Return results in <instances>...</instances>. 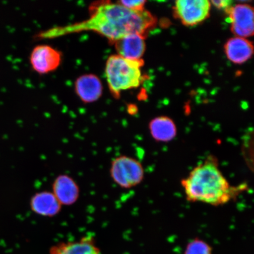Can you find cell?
Segmentation results:
<instances>
[{"label":"cell","instance_id":"obj_16","mask_svg":"<svg viewBox=\"0 0 254 254\" xmlns=\"http://www.w3.org/2000/svg\"><path fill=\"white\" fill-rule=\"evenodd\" d=\"M119 2L120 4L132 10L137 11L145 10V1H142V0L141 1H120Z\"/></svg>","mask_w":254,"mask_h":254},{"label":"cell","instance_id":"obj_3","mask_svg":"<svg viewBox=\"0 0 254 254\" xmlns=\"http://www.w3.org/2000/svg\"><path fill=\"white\" fill-rule=\"evenodd\" d=\"M144 60H128L118 55L107 60L106 76L111 93L119 98L122 91L139 86L142 81L141 68Z\"/></svg>","mask_w":254,"mask_h":254},{"label":"cell","instance_id":"obj_4","mask_svg":"<svg viewBox=\"0 0 254 254\" xmlns=\"http://www.w3.org/2000/svg\"><path fill=\"white\" fill-rule=\"evenodd\" d=\"M110 175L113 182L120 188L129 189L142 182L145 172L142 164L136 159L121 155L111 161Z\"/></svg>","mask_w":254,"mask_h":254},{"label":"cell","instance_id":"obj_1","mask_svg":"<svg viewBox=\"0 0 254 254\" xmlns=\"http://www.w3.org/2000/svg\"><path fill=\"white\" fill-rule=\"evenodd\" d=\"M87 20L79 23L57 27L38 35L47 39L79 32L92 31L116 42L131 34H138L146 38L148 32L155 27L157 19L148 11H137L127 8L119 2H103L91 9Z\"/></svg>","mask_w":254,"mask_h":254},{"label":"cell","instance_id":"obj_2","mask_svg":"<svg viewBox=\"0 0 254 254\" xmlns=\"http://www.w3.org/2000/svg\"><path fill=\"white\" fill-rule=\"evenodd\" d=\"M181 184L189 201L212 206L226 204L246 189L244 185H231L221 172L218 161L214 155H209L193 168Z\"/></svg>","mask_w":254,"mask_h":254},{"label":"cell","instance_id":"obj_14","mask_svg":"<svg viewBox=\"0 0 254 254\" xmlns=\"http://www.w3.org/2000/svg\"><path fill=\"white\" fill-rule=\"evenodd\" d=\"M149 129L152 138L159 142L173 141L177 134V127L174 121L165 116L152 119L149 124Z\"/></svg>","mask_w":254,"mask_h":254},{"label":"cell","instance_id":"obj_10","mask_svg":"<svg viewBox=\"0 0 254 254\" xmlns=\"http://www.w3.org/2000/svg\"><path fill=\"white\" fill-rule=\"evenodd\" d=\"M50 254H101L93 236L82 237L79 240L62 242L53 246Z\"/></svg>","mask_w":254,"mask_h":254},{"label":"cell","instance_id":"obj_5","mask_svg":"<svg viewBox=\"0 0 254 254\" xmlns=\"http://www.w3.org/2000/svg\"><path fill=\"white\" fill-rule=\"evenodd\" d=\"M210 9L208 0H179L175 3L174 14L183 24L193 26L209 17Z\"/></svg>","mask_w":254,"mask_h":254},{"label":"cell","instance_id":"obj_6","mask_svg":"<svg viewBox=\"0 0 254 254\" xmlns=\"http://www.w3.org/2000/svg\"><path fill=\"white\" fill-rule=\"evenodd\" d=\"M231 23L232 33L238 37H250L254 35V12L252 6L238 4L225 11Z\"/></svg>","mask_w":254,"mask_h":254},{"label":"cell","instance_id":"obj_15","mask_svg":"<svg viewBox=\"0 0 254 254\" xmlns=\"http://www.w3.org/2000/svg\"><path fill=\"white\" fill-rule=\"evenodd\" d=\"M213 249L210 244L199 237L193 238L187 244L183 254H212Z\"/></svg>","mask_w":254,"mask_h":254},{"label":"cell","instance_id":"obj_7","mask_svg":"<svg viewBox=\"0 0 254 254\" xmlns=\"http://www.w3.org/2000/svg\"><path fill=\"white\" fill-rule=\"evenodd\" d=\"M61 62V53L47 45L35 47L30 56L31 64L34 71L42 74L56 70Z\"/></svg>","mask_w":254,"mask_h":254},{"label":"cell","instance_id":"obj_11","mask_svg":"<svg viewBox=\"0 0 254 254\" xmlns=\"http://www.w3.org/2000/svg\"><path fill=\"white\" fill-rule=\"evenodd\" d=\"M145 37L138 34L127 35L114 42L119 55L124 58L141 60L145 51Z\"/></svg>","mask_w":254,"mask_h":254},{"label":"cell","instance_id":"obj_8","mask_svg":"<svg viewBox=\"0 0 254 254\" xmlns=\"http://www.w3.org/2000/svg\"><path fill=\"white\" fill-rule=\"evenodd\" d=\"M52 192L62 206L74 205L80 196L78 183L72 177L65 174H60L54 180Z\"/></svg>","mask_w":254,"mask_h":254},{"label":"cell","instance_id":"obj_17","mask_svg":"<svg viewBox=\"0 0 254 254\" xmlns=\"http://www.w3.org/2000/svg\"><path fill=\"white\" fill-rule=\"evenodd\" d=\"M211 2L215 7L218 9H224L225 11L233 6V2L230 1V0H220V1L215 0V1H211Z\"/></svg>","mask_w":254,"mask_h":254},{"label":"cell","instance_id":"obj_12","mask_svg":"<svg viewBox=\"0 0 254 254\" xmlns=\"http://www.w3.org/2000/svg\"><path fill=\"white\" fill-rule=\"evenodd\" d=\"M76 93L85 103H93L101 97L103 87L100 79L93 74L81 76L75 82Z\"/></svg>","mask_w":254,"mask_h":254},{"label":"cell","instance_id":"obj_13","mask_svg":"<svg viewBox=\"0 0 254 254\" xmlns=\"http://www.w3.org/2000/svg\"><path fill=\"white\" fill-rule=\"evenodd\" d=\"M224 50L230 61L241 64L252 58L254 46L252 42L245 38L236 37L227 41Z\"/></svg>","mask_w":254,"mask_h":254},{"label":"cell","instance_id":"obj_9","mask_svg":"<svg viewBox=\"0 0 254 254\" xmlns=\"http://www.w3.org/2000/svg\"><path fill=\"white\" fill-rule=\"evenodd\" d=\"M62 207L53 192L49 190L35 193L30 200L31 210L41 217H55L60 213Z\"/></svg>","mask_w":254,"mask_h":254}]
</instances>
